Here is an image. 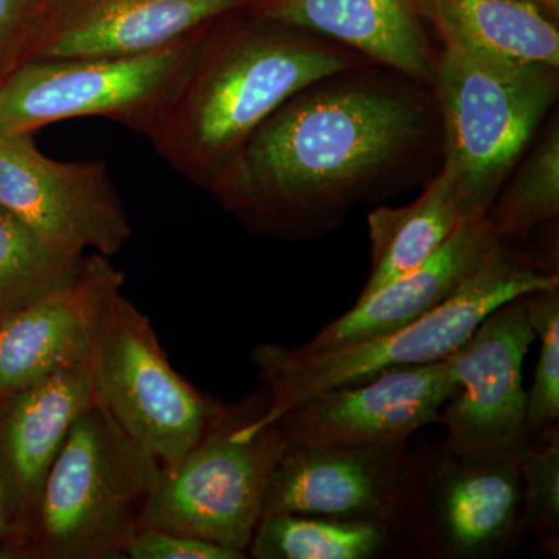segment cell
Segmentation results:
<instances>
[{"label": "cell", "mask_w": 559, "mask_h": 559, "mask_svg": "<svg viewBox=\"0 0 559 559\" xmlns=\"http://www.w3.org/2000/svg\"><path fill=\"white\" fill-rule=\"evenodd\" d=\"M366 58L316 33L237 11L212 22L146 138L173 170L212 193L288 98Z\"/></svg>", "instance_id": "2"}, {"label": "cell", "mask_w": 559, "mask_h": 559, "mask_svg": "<svg viewBox=\"0 0 559 559\" xmlns=\"http://www.w3.org/2000/svg\"><path fill=\"white\" fill-rule=\"evenodd\" d=\"M127 558L130 559H245V554L164 530L140 528Z\"/></svg>", "instance_id": "27"}, {"label": "cell", "mask_w": 559, "mask_h": 559, "mask_svg": "<svg viewBox=\"0 0 559 559\" xmlns=\"http://www.w3.org/2000/svg\"><path fill=\"white\" fill-rule=\"evenodd\" d=\"M51 0H0V81L31 60Z\"/></svg>", "instance_id": "26"}, {"label": "cell", "mask_w": 559, "mask_h": 559, "mask_svg": "<svg viewBox=\"0 0 559 559\" xmlns=\"http://www.w3.org/2000/svg\"><path fill=\"white\" fill-rule=\"evenodd\" d=\"M11 540V527L9 516H7L5 506H3L2 495H0V551L9 546Z\"/></svg>", "instance_id": "29"}, {"label": "cell", "mask_w": 559, "mask_h": 559, "mask_svg": "<svg viewBox=\"0 0 559 559\" xmlns=\"http://www.w3.org/2000/svg\"><path fill=\"white\" fill-rule=\"evenodd\" d=\"M500 241L520 242L559 219V116L547 117L488 209Z\"/></svg>", "instance_id": "22"}, {"label": "cell", "mask_w": 559, "mask_h": 559, "mask_svg": "<svg viewBox=\"0 0 559 559\" xmlns=\"http://www.w3.org/2000/svg\"><path fill=\"white\" fill-rule=\"evenodd\" d=\"M404 525L428 558L503 554L524 528L516 457L469 462L441 447L417 468Z\"/></svg>", "instance_id": "11"}, {"label": "cell", "mask_w": 559, "mask_h": 559, "mask_svg": "<svg viewBox=\"0 0 559 559\" xmlns=\"http://www.w3.org/2000/svg\"><path fill=\"white\" fill-rule=\"evenodd\" d=\"M32 135L0 134V205L62 249L116 255L131 224L108 165L50 159Z\"/></svg>", "instance_id": "10"}, {"label": "cell", "mask_w": 559, "mask_h": 559, "mask_svg": "<svg viewBox=\"0 0 559 559\" xmlns=\"http://www.w3.org/2000/svg\"><path fill=\"white\" fill-rule=\"evenodd\" d=\"M443 162L432 87L367 62L283 103L210 194L253 234L310 242L360 204L425 187Z\"/></svg>", "instance_id": "1"}, {"label": "cell", "mask_w": 559, "mask_h": 559, "mask_svg": "<svg viewBox=\"0 0 559 559\" xmlns=\"http://www.w3.org/2000/svg\"><path fill=\"white\" fill-rule=\"evenodd\" d=\"M432 91L443 119V170L466 221L487 216L500 187L557 109L559 68L439 44Z\"/></svg>", "instance_id": "5"}, {"label": "cell", "mask_w": 559, "mask_h": 559, "mask_svg": "<svg viewBox=\"0 0 559 559\" xmlns=\"http://www.w3.org/2000/svg\"><path fill=\"white\" fill-rule=\"evenodd\" d=\"M257 2L51 0L31 60L139 55L164 49Z\"/></svg>", "instance_id": "14"}, {"label": "cell", "mask_w": 559, "mask_h": 559, "mask_svg": "<svg viewBox=\"0 0 559 559\" xmlns=\"http://www.w3.org/2000/svg\"><path fill=\"white\" fill-rule=\"evenodd\" d=\"M516 2L528 3V5L536 7V9L543 11L547 17H550L551 21L558 24L559 0H516Z\"/></svg>", "instance_id": "28"}, {"label": "cell", "mask_w": 559, "mask_h": 559, "mask_svg": "<svg viewBox=\"0 0 559 559\" xmlns=\"http://www.w3.org/2000/svg\"><path fill=\"white\" fill-rule=\"evenodd\" d=\"M205 28L146 53L25 61L0 81V134H33L57 121L103 117L148 135Z\"/></svg>", "instance_id": "8"}, {"label": "cell", "mask_w": 559, "mask_h": 559, "mask_svg": "<svg viewBox=\"0 0 559 559\" xmlns=\"http://www.w3.org/2000/svg\"><path fill=\"white\" fill-rule=\"evenodd\" d=\"M84 259L47 241L0 205V312L72 285Z\"/></svg>", "instance_id": "23"}, {"label": "cell", "mask_w": 559, "mask_h": 559, "mask_svg": "<svg viewBox=\"0 0 559 559\" xmlns=\"http://www.w3.org/2000/svg\"><path fill=\"white\" fill-rule=\"evenodd\" d=\"M437 44L489 58L559 68L557 22L516 0H419Z\"/></svg>", "instance_id": "19"}, {"label": "cell", "mask_w": 559, "mask_h": 559, "mask_svg": "<svg viewBox=\"0 0 559 559\" xmlns=\"http://www.w3.org/2000/svg\"><path fill=\"white\" fill-rule=\"evenodd\" d=\"M95 401L84 366L58 371L0 403V495L11 527L0 558L27 536L73 423Z\"/></svg>", "instance_id": "15"}, {"label": "cell", "mask_w": 559, "mask_h": 559, "mask_svg": "<svg viewBox=\"0 0 559 559\" xmlns=\"http://www.w3.org/2000/svg\"><path fill=\"white\" fill-rule=\"evenodd\" d=\"M465 223L468 221L443 168L411 204L404 207L380 204L371 210L367 216L371 271L358 300L366 299L393 278L417 267Z\"/></svg>", "instance_id": "20"}, {"label": "cell", "mask_w": 559, "mask_h": 559, "mask_svg": "<svg viewBox=\"0 0 559 559\" xmlns=\"http://www.w3.org/2000/svg\"><path fill=\"white\" fill-rule=\"evenodd\" d=\"M522 487V527L533 530L544 549L558 554L559 428L532 437L518 454Z\"/></svg>", "instance_id": "24"}, {"label": "cell", "mask_w": 559, "mask_h": 559, "mask_svg": "<svg viewBox=\"0 0 559 559\" xmlns=\"http://www.w3.org/2000/svg\"><path fill=\"white\" fill-rule=\"evenodd\" d=\"M266 401L263 390L229 406L186 455L162 465L140 528L193 536L248 557L267 480L289 447L277 425L241 432L242 423L260 414Z\"/></svg>", "instance_id": "6"}, {"label": "cell", "mask_w": 559, "mask_h": 559, "mask_svg": "<svg viewBox=\"0 0 559 559\" xmlns=\"http://www.w3.org/2000/svg\"><path fill=\"white\" fill-rule=\"evenodd\" d=\"M249 10L316 33L425 86L436 79L439 44L419 0H259Z\"/></svg>", "instance_id": "17"}, {"label": "cell", "mask_w": 559, "mask_h": 559, "mask_svg": "<svg viewBox=\"0 0 559 559\" xmlns=\"http://www.w3.org/2000/svg\"><path fill=\"white\" fill-rule=\"evenodd\" d=\"M417 468L406 443L289 444L267 480L263 514H314L403 528Z\"/></svg>", "instance_id": "12"}, {"label": "cell", "mask_w": 559, "mask_h": 559, "mask_svg": "<svg viewBox=\"0 0 559 559\" xmlns=\"http://www.w3.org/2000/svg\"><path fill=\"white\" fill-rule=\"evenodd\" d=\"M555 286H559L557 252L499 241L447 300L401 329L318 355L277 344L257 345L252 362L266 392V407L242 423L240 430L252 433L274 425L286 412L326 390L450 358L500 305Z\"/></svg>", "instance_id": "3"}, {"label": "cell", "mask_w": 559, "mask_h": 559, "mask_svg": "<svg viewBox=\"0 0 559 559\" xmlns=\"http://www.w3.org/2000/svg\"><path fill=\"white\" fill-rule=\"evenodd\" d=\"M450 358L384 371L369 380L326 390L274 423L289 444L371 447L407 443L412 433L437 423L457 389Z\"/></svg>", "instance_id": "13"}, {"label": "cell", "mask_w": 559, "mask_h": 559, "mask_svg": "<svg viewBox=\"0 0 559 559\" xmlns=\"http://www.w3.org/2000/svg\"><path fill=\"white\" fill-rule=\"evenodd\" d=\"M121 288L114 289L98 311L83 366L95 400L132 439L168 465L186 455L229 406L180 377L148 316Z\"/></svg>", "instance_id": "7"}, {"label": "cell", "mask_w": 559, "mask_h": 559, "mask_svg": "<svg viewBox=\"0 0 559 559\" xmlns=\"http://www.w3.org/2000/svg\"><path fill=\"white\" fill-rule=\"evenodd\" d=\"M525 296L489 312L473 336L452 353L459 385L437 421L448 430L441 447L455 457L469 462L518 457L528 443L522 369L536 337Z\"/></svg>", "instance_id": "9"}, {"label": "cell", "mask_w": 559, "mask_h": 559, "mask_svg": "<svg viewBox=\"0 0 559 559\" xmlns=\"http://www.w3.org/2000/svg\"><path fill=\"white\" fill-rule=\"evenodd\" d=\"M530 325L539 340L538 360L527 390L530 439L559 421V286L525 296Z\"/></svg>", "instance_id": "25"}, {"label": "cell", "mask_w": 559, "mask_h": 559, "mask_svg": "<svg viewBox=\"0 0 559 559\" xmlns=\"http://www.w3.org/2000/svg\"><path fill=\"white\" fill-rule=\"evenodd\" d=\"M396 527L299 513L261 516L248 549L253 559H371L389 549Z\"/></svg>", "instance_id": "21"}, {"label": "cell", "mask_w": 559, "mask_h": 559, "mask_svg": "<svg viewBox=\"0 0 559 559\" xmlns=\"http://www.w3.org/2000/svg\"><path fill=\"white\" fill-rule=\"evenodd\" d=\"M123 282L109 257L92 253L72 285L0 312V403L58 371L83 366L98 311Z\"/></svg>", "instance_id": "16"}, {"label": "cell", "mask_w": 559, "mask_h": 559, "mask_svg": "<svg viewBox=\"0 0 559 559\" xmlns=\"http://www.w3.org/2000/svg\"><path fill=\"white\" fill-rule=\"evenodd\" d=\"M487 216L462 224L417 267L393 278L352 310L323 326L301 353L334 352L382 336L439 307L479 270L499 242Z\"/></svg>", "instance_id": "18"}, {"label": "cell", "mask_w": 559, "mask_h": 559, "mask_svg": "<svg viewBox=\"0 0 559 559\" xmlns=\"http://www.w3.org/2000/svg\"><path fill=\"white\" fill-rule=\"evenodd\" d=\"M162 463L97 400L73 423L13 559L127 558Z\"/></svg>", "instance_id": "4"}]
</instances>
